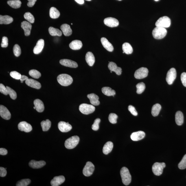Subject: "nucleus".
<instances>
[{"label":"nucleus","mask_w":186,"mask_h":186,"mask_svg":"<svg viewBox=\"0 0 186 186\" xmlns=\"http://www.w3.org/2000/svg\"><path fill=\"white\" fill-rule=\"evenodd\" d=\"M26 84L27 86L36 89H40L41 88V84L38 81L32 79H28L25 81Z\"/></svg>","instance_id":"6ab92c4d"},{"label":"nucleus","mask_w":186,"mask_h":186,"mask_svg":"<svg viewBox=\"0 0 186 186\" xmlns=\"http://www.w3.org/2000/svg\"><path fill=\"white\" fill-rule=\"evenodd\" d=\"M34 104L37 111L39 112L44 111L45 109V106L43 101L40 99H36L34 100Z\"/></svg>","instance_id":"393cba45"},{"label":"nucleus","mask_w":186,"mask_h":186,"mask_svg":"<svg viewBox=\"0 0 186 186\" xmlns=\"http://www.w3.org/2000/svg\"><path fill=\"white\" fill-rule=\"evenodd\" d=\"M118 116L116 114L114 113H110L108 119L109 122L112 124H115L117 122Z\"/></svg>","instance_id":"c03bdc74"},{"label":"nucleus","mask_w":186,"mask_h":186,"mask_svg":"<svg viewBox=\"0 0 186 186\" xmlns=\"http://www.w3.org/2000/svg\"><path fill=\"white\" fill-rule=\"evenodd\" d=\"M176 77V72L175 69L173 68H171L168 71L167 75V82L169 85L172 84Z\"/></svg>","instance_id":"6e6552de"},{"label":"nucleus","mask_w":186,"mask_h":186,"mask_svg":"<svg viewBox=\"0 0 186 186\" xmlns=\"http://www.w3.org/2000/svg\"><path fill=\"white\" fill-rule=\"evenodd\" d=\"M137 91V93L138 94H140L145 91V84L143 82L139 83L136 85Z\"/></svg>","instance_id":"ea45409f"},{"label":"nucleus","mask_w":186,"mask_h":186,"mask_svg":"<svg viewBox=\"0 0 186 186\" xmlns=\"http://www.w3.org/2000/svg\"><path fill=\"white\" fill-rule=\"evenodd\" d=\"M87 97L89 99L91 104L93 105L97 106L100 104V101H99V97L95 94H90L87 95Z\"/></svg>","instance_id":"5701e85b"},{"label":"nucleus","mask_w":186,"mask_h":186,"mask_svg":"<svg viewBox=\"0 0 186 186\" xmlns=\"http://www.w3.org/2000/svg\"><path fill=\"white\" fill-rule=\"evenodd\" d=\"M171 20L170 18L167 16H163L160 18L156 21V27L164 28H168L171 25Z\"/></svg>","instance_id":"423d86ee"},{"label":"nucleus","mask_w":186,"mask_h":186,"mask_svg":"<svg viewBox=\"0 0 186 186\" xmlns=\"http://www.w3.org/2000/svg\"><path fill=\"white\" fill-rule=\"evenodd\" d=\"M6 87L8 91V94L10 95L11 99L15 100L17 97V95L15 91L8 86H7Z\"/></svg>","instance_id":"37998d69"},{"label":"nucleus","mask_w":186,"mask_h":186,"mask_svg":"<svg viewBox=\"0 0 186 186\" xmlns=\"http://www.w3.org/2000/svg\"><path fill=\"white\" fill-rule=\"evenodd\" d=\"M145 134L142 131L133 132L131 135V138L133 141H138L142 139L145 137Z\"/></svg>","instance_id":"aec40b11"},{"label":"nucleus","mask_w":186,"mask_h":186,"mask_svg":"<svg viewBox=\"0 0 186 186\" xmlns=\"http://www.w3.org/2000/svg\"><path fill=\"white\" fill-rule=\"evenodd\" d=\"M101 121L100 119L99 118L96 119L92 125V129L93 130L97 131L99 129V124Z\"/></svg>","instance_id":"09e8293b"},{"label":"nucleus","mask_w":186,"mask_h":186,"mask_svg":"<svg viewBox=\"0 0 186 186\" xmlns=\"http://www.w3.org/2000/svg\"><path fill=\"white\" fill-rule=\"evenodd\" d=\"M113 143L111 141L107 142L103 148V152L105 154H108L111 151L113 148Z\"/></svg>","instance_id":"c756f323"},{"label":"nucleus","mask_w":186,"mask_h":186,"mask_svg":"<svg viewBox=\"0 0 186 186\" xmlns=\"http://www.w3.org/2000/svg\"><path fill=\"white\" fill-rule=\"evenodd\" d=\"M31 181L29 179H24L18 181L16 184L17 186H27L31 183Z\"/></svg>","instance_id":"79ce46f5"},{"label":"nucleus","mask_w":186,"mask_h":186,"mask_svg":"<svg viewBox=\"0 0 186 186\" xmlns=\"http://www.w3.org/2000/svg\"><path fill=\"white\" fill-rule=\"evenodd\" d=\"M28 77L25 75H21V76L20 80L21 81V83H23L24 81L28 79Z\"/></svg>","instance_id":"13d9d810"},{"label":"nucleus","mask_w":186,"mask_h":186,"mask_svg":"<svg viewBox=\"0 0 186 186\" xmlns=\"http://www.w3.org/2000/svg\"><path fill=\"white\" fill-rule=\"evenodd\" d=\"M75 1L80 4H83L84 3V0H75Z\"/></svg>","instance_id":"bf43d9fd"},{"label":"nucleus","mask_w":186,"mask_h":186,"mask_svg":"<svg viewBox=\"0 0 186 186\" xmlns=\"http://www.w3.org/2000/svg\"><path fill=\"white\" fill-rule=\"evenodd\" d=\"M60 63L62 65L70 68H76L78 67V64L76 62L67 59L61 60Z\"/></svg>","instance_id":"2eb2a0df"},{"label":"nucleus","mask_w":186,"mask_h":186,"mask_svg":"<svg viewBox=\"0 0 186 186\" xmlns=\"http://www.w3.org/2000/svg\"><path fill=\"white\" fill-rule=\"evenodd\" d=\"M7 3L14 8H18L21 7V2L19 0H12L7 1Z\"/></svg>","instance_id":"f704fd0d"},{"label":"nucleus","mask_w":186,"mask_h":186,"mask_svg":"<svg viewBox=\"0 0 186 186\" xmlns=\"http://www.w3.org/2000/svg\"><path fill=\"white\" fill-rule=\"evenodd\" d=\"M0 115L3 119L6 120L10 119L11 117V113L8 110L1 105L0 106Z\"/></svg>","instance_id":"4468645a"},{"label":"nucleus","mask_w":186,"mask_h":186,"mask_svg":"<svg viewBox=\"0 0 186 186\" xmlns=\"http://www.w3.org/2000/svg\"><path fill=\"white\" fill-rule=\"evenodd\" d=\"M0 92L5 95H7L8 94L7 88L2 84H0Z\"/></svg>","instance_id":"3c124183"},{"label":"nucleus","mask_w":186,"mask_h":186,"mask_svg":"<svg viewBox=\"0 0 186 186\" xmlns=\"http://www.w3.org/2000/svg\"><path fill=\"white\" fill-rule=\"evenodd\" d=\"M108 67L110 71L115 72L118 75H120L122 73V69L120 67H118L117 64L113 62H109Z\"/></svg>","instance_id":"412c9836"},{"label":"nucleus","mask_w":186,"mask_h":186,"mask_svg":"<svg viewBox=\"0 0 186 186\" xmlns=\"http://www.w3.org/2000/svg\"><path fill=\"white\" fill-rule=\"evenodd\" d=\"M58 128L60 131L62 132H67L71 130L72 127L69 124V122L60 121L58 123Z\"/></svg>","instance_id":"ddd939ff"},{"label":"nucleus","mask_w":186,"mask_h":186,"mask_svg":"<svg viewBox=\"0 0 186 186\" xmlns=\"http://www.w3.org/2000/svg\"><path fill=\"white\" fill-rule=\"evenodd\" d=\"M111 72V73H112V71H111V72Z\"/></svg>","instance_id":"0e129e2a"},{"label":"nucleus","mask_w":186,"mask_h":186,"mask_svg":"<svg viewBox=\"0 0 186 186\" xmlns=\"http://www.w3.org/2000/svg\"><path fill=\"white\" fill-rule=\"evenodd\" d=\"M120 175L123 184L126 185H129L131 181V176L128 169L123 167L120 171Z\"/></svg>","instance_id":"f03ea898"},{"label":"nucleus","mask_w":186,"mask_h":186,"mask_svg":"<svg viewBox=\"0 0 186 186\" xmlns=\"http://www.w3.org/2000/svg\"><path fill=\"white\" fill-rule=\"evenodd\" d=\"M7 153H8V151L6 149L3 148L0 149V154L1 155H6Z\"/></svg>","instance_id":"4d7b16f0"},{"label":"nucleus","mask_w":186,"mask_h":186,"mask_svg":"<svg viewBox=\"0 0 186 186\" xmlns=\"http://www.w3.org/2000/svg\"><path fill=\"white\" fill-rule=\"evenodd\" d=\"M80 140V138L78 136H73L66 140L64 145L67 149H73L78 145Z\"/></svg>","instance_id":"20e7f679"},{"label":"nucleus","mask_w":186,"mask_h":186,"mask_svg":"<svg viewBox=\"0 0 186 186\" xmlns=\"http://www.w3.org/2000/svg\"><path fill=\"white\" fill-rule=\"evenodd\" d=\"M10 75L11 77L16 80H20L21 76V74L16 71L11 72L10 73Z\"/></svg>","instance_id":"de8ad7c7"},{"label":"nucleus","mask_w":186,"mask_h":186,"mask_svg":"<svg viewBox=\"0 0 186 186\" xmlns=\"http://www.w3.org/2000/svg\"><path fill=\"white\" fill-rule=\"evenodd\" d=\"M25 19L30 23H34L35 22V18L29 12L25 13L24 15Z\"/></svg>","instance_id":"a19ab883"},{"label":"nucleus","mask_w":186,"mask_h":186,"mask_svg":"<svg viewBox=\"0 0 186 186\" xmlns=\"http://www.w3.org/2000/svg\"><path fill=\"white\" fill-rule=\"evenodd\" d=\"M18 127L19 130L25 132H30L32 129V126L26 121H22L20 122Z\"/></svg>","instance_id":"9b49d317"},{"label":"nucleus","mask_w":186,"mask_h":186,"mask_svg":"<svg viewBox=\"0 0 186 186\" xmlns=\"http://www.w3.org/2000/svg\"><path fill=\"white\" fill-rule=\"evenodd\" d=\"M167 30L164 28L156 27L152 31V35L157 39H161L165 37L167 34Z\"/></svg>","instance_id":"7ed1b4c3"},{"label":"nucleus","mask_w":186,"mask_h":186,"mask_svg":"<svg viewBox=\"0 0 186 186\" xmlns=\"http://www.w3.org/2000/svg\"><path fill=\"white\" fill-rule=\"evenodd\" d=\"M161 109V106L159 104H154L152 108L151 113L154 117L157 116Z\"/></svg>","instance_id":"c9c22d12"},{"label":"nucleus","mask_w":186,"mask_h":186,"mask_svg":"<svg viewBox=\"0 0 186 186\" xmlns=\"http://www.w3.org/2000/svg\"><path fill=\"white\" fill-rule=\"evenodd\" d=\"M8 39L6 37H3L2 40L1 47L2 48H6L8 46Z\"/></svg>","instance_id":"8fccbe9b"},{"label":"nucleus","mask_w":186,"mask_h":186,"mask_svg":"<svg viewBox=\"0 0 186 186\" xmlns=\"http://www.w3.org/2000/svg\"><path fill=\"white\" fill-rule=\"evenodd\" d=\"M86 62L90 66H93L95 62L94 56L93 53L88 52L86 55Z\"/></svg>","instance_id":"cd10ccee"},{"label":"nucleus","mask_w":186,"mask_h":186,"mask_svg":"<svg viewBox=\"0 0 186 186\" xmlns=\"http://www.w3.org/2000/svg\"><path fill=\"white\" fill-rule=\"evenodd\" d=\"M57 80L60 85L64 86H69L73 82L72 77L66 74L59 75L57 78Z\"/></svg>","instance_id":"f257e3e1"},{"label":"nucleus","mask_w":186,"mask_h":186,"mask_svg":"<svg viewBox=\"0 0 186 186\" xmlns=\"http://www.w3.org/2000/svg\"><path fill=\"white\" fill-rule=\"evenodd\" d=\"M48 30L49 34L51 36H61L62 35V31L58 29L51 27L49 28Z\"/></svg>","instance_id":"e433bc0d"},{"label":"nucleus","mask_w":186,"mask_h":186,"mask_svg":"<svg viewBox=\"0 0 186 186\" xmlns=\"http://www.w3.org/2000/svg\"><path fill=\"white\" fill-rule=\"evenodd\" d=\"M104 24L110 27H116L119 25V22L115 18L108 17L104 20Z\"/></svg>","instance_id":"f8f14e48"},{"label":"nucleus","mask_w":186,"mask_h":186,"mask_svg":"<svg viewBox=\"0 0 186 186\" xmlns=\"http://www.w3.org/2000/svg\"><path fill=\"white\" fill-rule=\"evenodd\" d=\"M82 46V42L79 40H75L72 41L69 44V47L73 50H78Z\"/></svg>","instance_id":"bb28decb"},{"label":"nucleus","mask_w":186,"mask_h":186,"mask_svg":"<svg viewBox=\"0 0 186 186\" xmlns=\"http://www.w3.org/2000/svg\"><path fill=\"white\" fill-rule=\"evenodd\" d=\"M79 110L82 113L88 115L94 112L95 108L93 105L83 104L80 105Z\"/></svg>","instance_id":"39448f33"},{"label":"nucleus","mask_w":186,"mask_h":186,"mask_svg":"<svg viewBox=\"0 0 186 186\" xmlns=\"http://www.w3.org/2000/svg\"><path fill=\"white\" fill-rule=\"evenodd\" d=\"M51 122L48 119L43 121L41 122L42 130L43 131H47L49 129L51 126Z\"/></svg>","instance_id":"4c0bfd02"},{"label":"nucleus","mask_w":186,"mask_h":186,"mask_svg":"<svg viewBox=\"0 0 186 186\" xmlns=\"http://www.w3.org/2000/svg\"><path fill=\"white\" fill-rule=\"evenodd\" d=\"M60 29L63 32L64 35L66 36H69L72 34V30L69 25L67 24H64L60 27Z\"/></svg>","instance_id":"a878e982"},{"label":"nucleus","mask_w":186,"mask_h":186,"mask_svg":"<svg viewBox=\"0 0 186 186\" xmlns=\"http://www.w3.org/2000/svg\"><path fill=\"white\" fill-rule=\"evenodd\" d=\"M21 27L24 31V34L26 36L30 35L32 25L30 23L27 21L22 22L21 24Z\"/></svg>","instance_id":"dca6fc26"},{"label":"nucleus","mask_w":186,"mask_h":186,"mask_svg":"<svg viewBox=\"0 0 186 186\" xmlns=\"http://www.w3.org/2000/svg\"><path fill=\"white\" fill-rule=\"evenodd\" d=\"M128 110L132 115L134 116L138 115V112L136 109L132 105L129 106H128Z\"/></svg>","instance_id":"603ef678"},{"label":"nucleus","mask_w":186,"mask_h":186,"mask_svg":"<svg viewBox=\"0 0 186 186\" xmlns=\"http://www.w3.org/2000/svg\"><path fill=\"white\" fill-rule=\"evenodd\" d=\"M29 75L32 78L35 79H38L41 76V74L39 71L36 70H31L29 71Z\"/></svg>","instance_id":"58836bf2"},{"label":"nucleus","mask_w":186,"mask_h":186,"mask_svg":"<svg viewBox=\"0 0 186 186\" xmlns=\"http://www.w3.org/2000/svg\"><path fill=\"white\" fill-rule=\"evenodd\" d=\"M118 1H122V0H118Z\"/></svg>","instance_id":"e2e57ef3"},{"label":"nucleus","mask_w":186,"mask_h":186,"mask_svg":"<svg viewBox=\"0 0 186 186\" xmlns=\"http://www.w3.org/2000/svg\"><path fill=\"white\" fill-rule=\"evenodd\" d=\"M7 174L6 169L3 167H0V176L1 177H3L6 176Z\"/></svg>","instance_id":"5fc2aeb1"},{"label":"nucleus","mask_w":186,"mask_h":186,"mask_svg":"<svg viewBox=\"0 0 186 186\" xmlns=\"http://www.w3.org/2000/svg\"><path fill=\"white\" fill-rule=\"evenodd\" d=\"M44 46V40L43 39L39 40L37 43L36 46L35 47L34 50H33V52L35 54H39L43 50Z\"/></svg>","instance_id":"4be33fe9"},{"label":"nucleus","mask_w":186,"mask_h":186,"mask_svg":"<svg viewBox=\"0 0 186 186\" xmlns=\"http://www.w3.org/2000/svg\"><path fill=\"white\" fill-rule=\"evenodd\" d=\"M181 81L183 85L186 87V73H182L181 76Z\"/></svg>","instance_id":"864d4df0"},{"label":"nucleus","mask_w":186,"mask_h":186,"mask_svg":"<svg viewBox=\"0 0 186 186\" xmlns=\"http://www.w3.org/2000/svg\"><path fill=\"white\" fill-rule=\"evenodd\" d=\"M13 53L15 56L17 57H19L21 54V47L18 44H16L13 47Z\"/></svg>","instance_id":"a18cd8bd"},{"label":"nucleus","mask_w":186,"mask_h":186,"mask_svg":"<svg viewBox=\"0 0 186 186\" xmlns=\"http://www.w3.org/2000/svg\"><path fill=\"white\" fill-rule=\"evenodd\" d=\"M13 21V19L11 17L8 16H0V24H9Z\"/></svg>","instance_id":"c85d7f7f"},{"label":"nucleus","mask_w":186,"mask_h":186,"mask_svg":"<svg viewBox=\"0 0 186 186\" xmlns=\"http://www.w3.org/2000/svg\"><path fill=\"white\" fill-rule=\"evenodd\" d=\"M46 164L44 161H36L34 160H31L29 163V166L33 169H39L43 167Z\"/></svg>","instance_id":"f3484780"},{"label":"nucleus","mask_w":186,"mask_h":186,"mask_svg":"<svg viewBox=\"0 0 186 186\" xmlns=\"http://www.w3.org/2000/svg\"><path fill=\"white\" fill-rule=\"evenodd\" d=\"M154 1H159V0H154Z\"/></svg>","instance_id":"680f3d73"},{"label":"nucleus","mask_w":186,"mask_h":186,"mask_svg":"<svg viewBox=\"0 0 186 186\" xmlns=\"http://www.w3.org/2000/svg\"><path fill=\"white\" fill-rule=\"evenodd\" d=\"M102 91L104 94L108 96L115 95V91L109 87H104L102 88Z\"/></svg>","instance_id":"72a5a7b5"},{"label":"nucleus","mask_w":186,"mask_h":186,"mask_svg":"<svg viewBox=\"0 0 186 186\" xmlns=\"http://www.w3.org/2000/svg\"><path fill=\"white\" fill-rule=\"evenodd\" d=\"M101 41L102 45L109 52H112L114 49L113 46L104 37L101 38Z\"/></svg>","instance_id":"b1692460"},{"label":"nucleus","mask_w":186,"mask_h":186,"mask_svg":"<svg viewBox=\"0 0 186 186\" xmlns=\"http://www.w3.org/2000/svg\"><path fill=\"white\" fill-rule=\"evenodd\" d=\"M175 120L176 124L178 126H181L184 122V116L183 113L180 111L176 112L175 115Z\"/></svg>","instance_id":"7c9ffc66"},{"label":"nucleus","mask_w":186,"mask_h":186,"mask_svg":"<svg viewBox=\"0 0 186 186\" xmlns=\"http://www.w3.org/2000/svg\"><path fill=\"white\" fill-rule=\"evenodd\" d=\"M122 50L123 52L127 54H130L133 52V50L130 44L125 43L123 44Z\"/></svg>","instance_id":"473e14b6"},{"label":"nucleus","mask_w":186,"mask_h":186,"mask_svg":"<svg viewBox=\"0 0 186 186\" xmlns=\"http://www.w3.org/2000/svg\"><path fill=\"white\" fill-rule=\"evenodd\" d=\"M149 71L146 68L141 67L136 71L134 76L136 79H142L148 76Z\"/></svg>","instance_id":"1a4fd4ad"},{"label":"nucleus","mask_w":186,"mask_h":186,"mask_svg":"<svg viewBox=\"0 0 186 186\" xmlns=\"http://www.w3.org/2000/svg\"><path fill=\"white\" fill-rule=\"evenodd\" d=\"M65 180V178L64 176H55L51 180L50 182L51 185L52 186H59L63 183Z\"/></svg>","instance_id":"a211bd4d"},{"label":"nucleus","mask_w":186,"mask_h":186,"mask_svg":"<svg viewBox=\"0 0 186 186\" xmlns=\"http://www.w3.org/2000/svg\"><path fill=\"white\" fill-rule=\"evenodd\" d=\"M178 167L181 170L186 168V154L184 156L181 161L178 164Z\"/></svg>","instance_id":"49530a36"},{"label":"nucleus","mask_w":186,"mask_h":186,"mask_svg":"<svg viewBox=\"0 0 186 186\" xmlns=\"http://www.w3.org/2000/svg\"><path fill=\"white\" fill-rule=\"evenodd\" d=\"M86 1H91V0H86Z\"/></svg>","instance_id":"052dcab7"},{"label":"nucleus","mask_w":186,"mask_h":186,"mask_svg":"<svg viewBox=\"0 0 186 186\" xmlns=\"http://www.w3.org/2000/svg\"><path fill=\"white\" fill-rule=\"evenodd\" d=\"M95 166L93 163L91 162H88L83 170V174L84 176H89L93 174Z\"/></svg>","instance_id":"9d476101"},{"label":"nucleus","mask_w":186,"mask_h":186,"mask_svg":"<svg viewBox=\"0 0 186 186\" xmlns=\"http://www.w3.org/2000/svg\"><path fill=\"white\" fill-rule=\"evenodd\" d=\"M165 166V164L164 162L154 163L152 167L153 172L155 175L160 176L162 174L163 169Z\"/></svg>","instance_id":"0eeeda50"},{"label":"nucleus","mask_w":186,"mask_h":186,"mask_svg":"<svg viewBox=\"0 0 186 186\" xmlns=\"http://www.w3.org/2000/svg\"><path fill=\"white\" fill-rule=\"evenodd\" d=\"M37 0H28V2L27 3V6L29 7H32L35 3Z\"/></svg>","instance_id":"6e6d98bb"},{"label":"nucleus","mask_w":186,"mask_h":186,"mask_svg":"<svg viewBox=\"0 0 186 186\" xmlns=\"http://www.w3.org/2000/svg\"><path fill=\"white\" fill-rule=\"evenodd\" d=\"M50 16L53 19H56L58 18L60 15V13L56 8L52 7L49 11Z\"/></svg>","instance_id":"2f4dec72"}]
</instances>
